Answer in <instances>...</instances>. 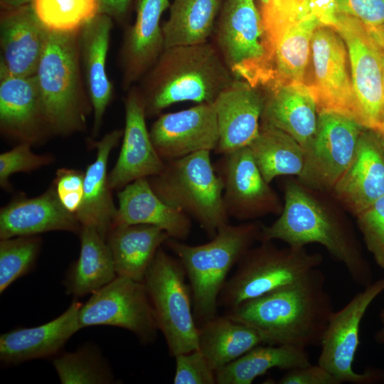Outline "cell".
I'll return each mask as SVG.
<instances>
[{
  "mask_svg": "<svg viewBox=\"0 0 384 384\" xmlns=\"http://www.w3.org/2000/svg\"><path fill=\"white\" fill-rule=\"evenodd\" d=\"M334 311L325 274L316 267L293 282L228 310L225 314L256 329L264 344L306 348L321 344Z\"/></svg>",
  "mask_w": 384,
  "mask_h": 384,
  "instance_id": "obj_1",
  "label": "cell"
},
{
  "mask_svg": "<svg viewBox=\"0 0 384 384\" xmlns=\"http://www.w3.org/2000/svg\"><path fill=\"white\" fill-rule=\"evenodd\" d=\"M284 194L281 213L271 225H262L259 241L281 240L295 247L319 244L345 267L356 284L370 285L372 268L346 218L297 181H287Z\"/></svg>",
  "mask_w": 384,
  "mask_h": 384,
  "instance_id": "obj_2",
  "label": "cell"
},
{
  "mask_svg": "<svg viewBox=\"0 0 384 384\" xmlns=\"http://www.w3.org/2000/svg\"><path fill=\"white\" fill-rule=\"evenodd\" d=\"M235 79L217 48L207 41L164 49L139 90L151 117L178 102L213 103Z\"/></svg>",
  "mask_w": 384,
  "mask_h": 384,
  "instance_id": "obj_3",
  "label": "cell"
},
{
  "mask_svg": "<svg viewBox=\"0 0 384 384\" xmlns=\"http://www.w3.org/2000/svg\"><path fill=\"white\" fill-rule=\"evenodd\" d=\"M81 65L80 30L49 31L34 77L50 134L66 136L85 128L92 107Z\"/></svg>",
  "mask_w": 384,
  "mask_h": 384,
  "instance_id": "obj_4",
  "label": "cell"
},
{
  "mask_svg": "<svg viewBox=\"0 0 384 384\" xmlns=\"http://www.w3.org/2000/svg\"><path fill=\"white\" fill-rule=\"evenodd\" d=\"M262 226L255 221L228 223L209 242L198 245L172 238L165 242L185 270L194 317L200 324L216 316L218 297L230 271L259 241Z\"/></svg>",
  "mask_w": 384,
  "mask_h": 384,
  "instance_id": "obj_5",
  "label": "cell"
},
{
  "mask_svg": "<svg viewBox=\"0 0 384 384\" xmlns=\"http://www.w3.org/2000/svg\"><path fill=\"white\" fill-rule=\"evenodd\" d=\"M210 152L201 151L166 161L161 173L148 178L159 197L195 220L210 239L229 223L230 218Z\"/></svg>",
  "mask_w": 384,
  "mask_h": 384,
  "instance_id": "obj_6",
  "label": "cell"
},
{
  "mask_svg": "<svg viewBox=\"0 0 384 384\" xmlns=\"http://www.w3.org/2000/svg\"><path fill=\"white\" fill-rule=\"evenodd\" d=\"M323 262L320 253L305 247L279 248L272 241L252 247L237 264L218 297V306L230 310L299 279Z\"/></svg>",
  "mask_w": 384,
  "mask_h": 384,
  "instance_id": "obj_7",
  "label": "cell"
},
{
  "mask_svg": "<svg viewBox=\"0 0 384 384\" xmlns=\"http://www.w3.org/2000/svg\"><path fill=\"white\" fill-rule=\"evenodd\" d=\"M177 257L161 247L149 265L143 282L159 330L172 356L198 349V326L193 314L189 284Z\"/></svg>",
  "mask_w": 384,
  "mask_h": 384,
  "instance_id": "obj_8",
  "label": "cell"
},
{
  "mask_svg": "<svg viewBox=\"0 0 384 384\" xmlns=\"http://www.w3.org/2000/svg\"><path fill=\"white\" fill-rule=\"evenodd\" d=\"M349 65L347 48L339 33L333 27L319 25L311 40L304 84L318 113L339 114L360 124V111Z\"/></svg>",
  "mask_w": 384,
  "mask_h": 384,
  "instance_id": "obj_9",
  "label": "cell"
},
{
  "mask_svg": "<svg viewBox=\"0 0 384 384\" xmlns=\"http://www.w3.org/2000/svg\"><path fill=\"white\" fill-rule=\"evenodd\" d=\"M384 292V276L357 293L340 310L334 311L321 341L318 364L341 383L374 384L384 381V370L369 368L357 373L353 368L359 345L361 321L373 301Z\"/></svg>",
  "mask_w": 384,
  "mask_h": 384,
  "instance_id": "obj_10",
  "label": "cell"
},
{
  "mask_svg": "<svg viewBox=\"0 0 384 384\" xmlns=\"http://www.w3.org/2000/svg\"><path fill=\"white\" fill-rule=\"evenodd\" d=\"M82 328L106 325L132 332L143 343L156 338L159 328L143 282L117 276L92 294L78 316Z\"/></svg>",
  "mask_w": 384,
  "mask_h": 384,
  "instance_id": "obj_11",
  "label": "cell"
},
{
  "mask_svg": "<svg viewBox=\"0 0 384 384\" xmlns=\"http://www.w3.org/2000/svg\"><path fill=\"white\" fill-rule=\"evenodd\" d=\"M363 128L346 116L319 113L316 131L305 149L297 181L316 192H331L350 166Z\"/></svg>",
  "mask_w": 384,
  "mask_h": 384,
  "instance_id": "obj_12",
  "label": "cell"
},
{
  "mask_svg": "<svg viewBox=\"0 0 384 384\" xmlns=\"http://www.w3.org/2000/svg\"><path fill=\"white\" fill-rule=\"evenodd\" d=\"M335 28L347 48L353 89L360 111V124L373 129L384 117L380 48L364 24L352 16L336 14Z\"/></svg>",
  "mask_w": 384,
  "mask_h": 384,
  "instance_id": "obj_13",
  "label": "cell"
},
{
  "mask_svg": "<svg viewBox=\"0 0 384 384\" xmlns=\"http://www.w3.org/2000/svg\"><path fill=\"white\" fill-rule=\"evenodd\" d=\"M213 166L223 183L229 217L247 222L281 213L283 204L262 175L249 146L221 155Z\"/></svg>",
  "mask_w": 384,
  "mask_h": 384,
  "instance_id": "obj_14",
  "label": "cell"
},
{
  "mask_svg": "<svg viewBox=\"0 0 384 384\" xmlns=\"http://www.w3.org/2000/svg\"><path fill=\"white\" fill-rule=\"evenodd\" d=\"M215 31L225 63L235 78L243 80L265 54L263 25L255 0H225Z\"/></svg>",
  "mask_w": 384,
  "mask_h": 384,
  "instance_id": "obj_15",
  "label": "cell"
},
{
  "mask_svg": "<svg viewBox=\"0 0 384 384\" xmlns=\"http://www.w3.org/2000/svg\"><path fill=\"white\" fill-rule=\"evenodd\" d=\"M152 143L164 161L201 151H215L219 140L213 103L161 114L149 130Z\"/></svg>",
  "mask_w": 384,
  "mask_h": 384,
  "instance_id": "obj_16",
  "label": "cell"
},
{
  "mask_svg": "<svg viewBox=\"0 0 384 384\" xmlns=\"http://www.w3.org/2000/svg\"><path fill=\"white\" fill-rule=\"evenodd\" d=\"M320 24L315 16H311L266 43L263 57L244 81L263 89L293 83L304 84L311 40Z\"/></svg>",
  "mask_w": 384,
  "mask_h": 384,
  "instance_id": "obj_17",
  "label": "cell"
},
{
  "mask_svg": "<svg viewBox=\"0 0 384 384\" xmlns=\"http://www.w3.org/2000/svg\"><path fill=\"white\" fill-rule=\"evenodd\" d=\"M124 107L122 144L116 164L108 174V184L112 190H121L136 180L156 176L165 165L146 127L144 105L139 89H129Z\"/></svg>",
  "mask_w": 384,
  "mask_h": 384,
  "instance_id": "obj_18",
  "label": "cell"
},
{
  "mask_svg": "<svg viewBox=\"0 0 384 384\" xmlns=\"http://www.w3.org/2000/svg\"><path fill=\"white\" fill-rule=\"evenodd\" d=\"M260 89L235 78L213 102L219 134L214 152L223 155L248 146L257 137L265 102Z\"/></svg>",
  "mask_w": 384,
  "mask_h": 384,
  "instance_id": "obj_19",
  "label": "cell"
},
{
  "mask_svg": "<svg viewBox=\"0 0 384 384\" xmlns=\"http://www.w3.org/2000/svg\"><path fill=\"white\" fill-rule=\"evenodd\" d=\"M331 193L355 217L384 196V150L373 130L361 131L353 159Z\"/></svg>",
  "mask_w": 384,
  "mask_h": 384,
  "instance_id": "obj_20",
  "label": "cell"
},
{
  "mask_svg": "<svg viewBox=\"0 0 384 384\" xmlns=\"http://www.w3.org/2000/svg\"><path fill=\"white\" fill-rule=\"evenodd\" d=\"M49 31L31 4L2 9L0 18V70L21 77L35 75Z\"/></svg>",
  "mask_w": 384,
  "mask_h": 384,
  "instance_id": "obj_21",
  "label": "cell"
},
{
  "mask_svg": "<svg viewBox=\"0 0 384 384\" xmlns=\"http://www.w3.org/2000/svg\"><path fill=\"white\" fill-rule=\"evenodd\" d=\"M0 128L9 137L31 144L50 134L34 75L14 76L0 70Z\"/></svg>",
  "mask_w": 384,
  "mask_h": 384,
  "instance_id": "obj_22",
  "label": "cell"
},
{
  "mask_svg": "<svg viewBox=\"0 0 384 384\" xmlns=\"http://www.w3.org/2000/svg\"><path fill=\"white\" fill-rule=\"evenodd\" d=\"M169 6V0H137L136 18L125 31L120 52L124 90L143 78L163 52L160 21Z\"/></svg>",
  "mask_w": 384,
  "mask_h": 384,
  "instance_id": "obj_23",
  "label": "cell"
},
{
  "mask_svg": "<svg viewBox=\"0 0 384 384\" xmlns=\"http://www.w3.org/2000/svg\"><path fill=\"white\" fill-rule=\"evenodd\" d=\"M82 225L59 201L53 186L34 198L19 197L0 211V239L54 231L79 235Z\"/></svg>",
  "mask_w": 384,
  "mask_h": 384,
  "instance_id": "obj_24",
  "label": "cell"
},
{
  "mask_svg": "<svg viewBox=\"0 0 384 384\" xmlns=\"http://www.w3.org/2000/svg\"><path fill=\"white\" fill-rule=\"evenodd\" d=\"M82 304L73 301L65 311L48 323L1 335V361L15 365L57 354L68 340L81 329L78 316Z\"/></svg>",
  "mask_w": 384,
  "mask_h": 384,
  "instance_id": "obj_25",
  "label": "cell"
},
{
  "mask_svg": "<svg viewBox=\"0 0 384 384\" xmlns=\"http://www.w3.org/2000/svg\"><path fill=\"white\" fill-rule=\"evenodd\" d=\"M112 22L110 16L97 14L80 30V60L92 107L94 137L113 95V85L106 70Z\"/></svg>",
  "mask_w": 384,
  "mask_h": 384,
  "instance_id": "obj_26",
  "label": "cell"
},
{
  "mask_svg": "<svg viewBox=\"0 0 384 384\" xmlns=\"http://www.w3.org/2000/svg\"><path fill=\"white\" fill-rule=\"evenodd\" d=\"M117 198L119 206L113 227L153 225L164 230L170 238L181 241L189 235L191 218L159 197L148 178H140L127 185L119 191Z\"/></svg>",
  "mask_w": 384,
  "mask_h": 384,
  "instance_id": "obj_27",
  "label": "cell"
},
{
  "mask_svg": "<svg viewBox=\"0 0 384 384\" xmlns=\"http://www.w3.org/2000/svg\"><path fill=\"white\" fill-rule=\"evenodd\" d=\"M263 91L265 102L260 122L288 134L305 150L315 135L319 117L307 87L304 83H293Z\"/></svg>",
  "mask_w": 384,
  "mask_h": 384,
  "instance_id": "obj_28",
  "label": "cell"
},
{
  "mask_svg": "<svg viewBox=\"0 0 384 384\" xmlns=\"http://www.w3.org/2000/svg\"><path fill=\"white\" fill-rule=\"evenodd\" d=\"M122 134V130L114 129L95 143L96 158L85 171L82 202L75 215L82 226L95 228L105 239L117 210L108 184V159Z\"/></svg>",
  "mask_w": 384,
  "mask_h": 384,
  "instance_id": "obj_29",
  "label": "cell"
},
{
  "mask_svg": "<svg viewBox=\"0 0 384 384\" xmlns=\"http://www.w3.org/2000/svg\"><path fill=\"white\" fill-rule=\"evenodd\" d=\"M170 238L156 226L136 224L113 227L106 240L117 276L143 282L157 250Z\"/></svg>",
  "mask_w": 384,
  "mask_h": 384,
  "instance_id": "obj_30",
  "label": "cell"
},
{
  "mask_svg": "<svg viewBox=\"0 0 384 384\" xmlns=\"http://www.w3.org/2000/svg\"><path fill=\"white\" fill-rule=\"evenodd\" d=\"M260 344L263 338L256 329L227 314L198 326V349L214 371Z\"/></svg>",
  "mask_w": 384,
  "mask_h": 384,
  "instance_id": "obj_31",
  "label": "cell"
},
{
  "mask_svg": "<svg viewBox=\"0 0 384 384\" xmlns=\"http://www.w3.org/2000/svg\"><path fill=\"white\" fill-rule=\"evenodd\" d=\"M79 235L80 255L64 282L67 294L75 297L92 294L117 276L109 245L98 230L83 225Z\"/></svg>",
  "mask_w": 384,
  "mask_h": 384,
  "instance_id": "obj_32",
  "label": "cell"
},
{
  "mask_svg": "<svg viewBox=\"0 0 384 384\" xmlns=\"http://www.w3.org/2000/svg\"><path fill=\"white\" fill-rule=\"evenodd\" d=\"M311 364L306 348L292 345L260 344L215 371L218 384H251L268 370H290Z\"/></svg>",
  "mask_w": 384,
  "mask_h": 384,
  "instance_id": "obj_33",
  "label": "cell"
},
{
  "mask_svg": "<svg viewBox=\"0 0 384 384\" xmlns=\"http://www.w3.org/2000/svg\"><path fill=\"white\" fill-rule=\"evenodd\" d=\"M224 0H174L162 26L164 49L208 41Z\"/></svg>",
  "mask_w": 384,
  "mask_h": 384,
  "instance_id": "obj_34",
  "label": "cell"
},
{
  "mask_svg": "<svg viewBox=\"0 0 384 384\" xmlns=\"http://www.w3.org/2000/svg\"><path fill=\"white\" fill-rule=\"evenodd\" d=\"M265 181L302 173L305 150L290 135L271 125L261 123L259 132L248 146Z\"/></svg>",
  "mask_w": 384,
  "mask_h": 384,
  "instance_id": "obj_35",
  "label": "cell"
},
{
  "mask_svg": "<svg viewBox=\"0 0 384 384\" xmlns=\"http://www.w3.org/2000/svg\"><path fill=\"white\" fill-rule=\"evenodd\" d=\"M53 365L63 384L110 383L113 375L99 349L90 345L55 357Z\"/></svg>",
  "mask_w": 384,
  "mask_h": 384,
  "instance_id": "obj_36",
  "label": "cell"
},
{
  "mask_svg": "<svg viewBox=\"0 0 384 384\" xmlns=\"http://www.w3.org/2000/svg\"><path fill=\"white\" fill-rule=\"evenodd\" d=\"M36 16L50 31L74 32L99 14V0H31Z\"/></svg>",
  "mask_w": 384,
  "mask_h": 384,
  "instance_id": "obj_37",
  "label": "cell"
},
{
  "mask_svg": "<svg viewBox=\"0 0 384 384\" xmlns=\"http://www.w3.org/2000/svg\"><path fill=\"white\" fill-rule=\"evenodd\" d=\"M41 246L35 236H19L0 241V292L28 273L33 266Z\"/></svg>",
  "mask_w": 384,
  "mask_h": 384,
  "instance_id": "obj_38",
  "label": "cell"
},
{
  "mask_svg": "<svg viewBox=\"0 0 384 384\" xmlns=\"http://www.w3.org/2000/svg\"><path fill=\"white\" fill-rule=\"evenodd\" d=\"M264 29V43L277 38L298 22L313 16L309 0H267L257 4Z\"/></svg>",
  "mask_w": 384,
  "mask_h": 384,
  "instance_id": "obj_39",
  "label": "cell"
},
{
  "mask_svg": "<svg viewBox=\"0 0 384 384\" xmlns=\"http://www.w3.org/2000/svg\"><path fill=\"white\" fill-rule=\"evenodd\" d=\"M356 218L366 248L384 271V196Z\"/></svg>",
  "mask_w": 384,
  "mask_h": 384,
  "instance_id": "obj_40",
  "label": "cell"
},
{
  "mask_svg": "<svg viewBox=\"0 0 384 384\" xmlns=\"http://www.w3.org/2000/svg\"><path fill=\"white\" fill-rule=\"evenodd\" d=\"M31 144L22 142L0 155V186L10 190V176L17 172H29L50 164L53 159L48 155L34 154Z\"/></svg>",
  "mask_w": 384,
  "mask_h": 384,
  "instance_id": "obj_41",
  "label": "cell"
},
{
  "mask_svg": "<svg viewBox=\"0 0 384 384\" xmlns=\"http://www.w3.org/2000/svg\"><path fill=\"white\" fill-rule=\"evenodd\" d=\"M175 384H215V371L199 349L174 356Z\"/></svg>",
  "mask_w": 384,
  "mask_h": 384,
  "instance_id": "obj_42",
  "label": "cell"
},
{
  "mask_svg": "<svg viewBox=\"0 0 384 384\" xmlns=\"http://www.w3.org/2000/svg\"><path fill=\"white\" fill-rule=\"evenodd\" d=\"M84 177L85 172L82 171L63 168L57 171L53 183L59 201L74 215L78 212L82 202Z\"/></svg>",
  "mask_w": 384,
  "mask_h": 384,
  "instance_id": "obj_43",
  "label": "cell"
},
{
  "mask_svg": "<svg viewBox=\"0 0 384 384\" xmlns=\"http://www.w3.org/2000/svg\"><path fill=\"white\" fill-rule=\"evenodd\" d=\"M336 14L352 16L367 26L384 23V0H335Z\"/></svg>",
  "mask_w": 384,
  "mask_h": 384,
  "instance_id": "obj_44",
  "label": "cell"
},
{
  "mask_svg": "<svg viewBox=\"0 0 384 384\" xmlns=\"http://www.w3.org/2000/svg\"><path fill=\"white\" fill-rule=\"evenodd\" d=\"M279 384H340L327 370L311 363L287 370L277 381Z\"/></svg>",
  "mask_w": 384,
  "mask_h": 384,
  "instance_id": "obj_45",
  "label": "cell"
},
{
  "mask_svg": "<svg viewBox=\"0 0 384 384\" xmlns=\"http://www.w3.org/2000/svg\"><path fill=\"white\" fill-rule=\"evenodd\" d=\"M310 10L321 24L335 28L336 11L335 0H309Z\"/></svg>",
  "mask_w": 384,
  "mask_h": 384,
  "instance_id": "obj_46",
  "label": "cell"
},
{
  "mask_svg": "<svg viewBox=\"0 0 384 384\" xmlns=\"http://www.w3.org/2000/svg\"><path fill=\"white\" fill-rule=\"evenodd\" d=\"M133 0H99V14L122 21L127 16Z\"/></svg>",
  "mask_w": 384,
  "mask_h": 384,
  "instance_id": "obj_47",
  "label": "cell"
},
{
  "mask_svg": "<svg viewBox=\"0 0 384 384\" xmlns=\"http://www.w3.org/2000/svg\"><path fill=\"white\" fill-rule=\"evenodd\" d=\"M365 27L377 45L384 50V23L378 26Z\"/></svg>",
  "mask_w": 384,
  "mask_h": 384,
  "instance_id": "obj_48",
  "label": "cell"
},
{
  "mask_svg": "<svg viewBox=\"0 0 384 384\" xmlns=\"http://www.w3.org/2000/svg\"><path fill=\"white\" fill-rule=\"evenodd\" d=\"M2 9L18 8L31 3V0H0Z\"/></svg>",
  "mask_w": 384,
  "mask_h": 384,
  "instance_id": "obj_49",
  "label": "cell"
},
{
  "mask_svg": "<svg viewBox=\"0 0 384 384\" xmlns=\"http://www.w3.org/2000/svg\"><path fill=\"white\" fill-rule=\"evenodd\" d=\"M379 319L381 326L374 334V340L378 343L384 344V308L380 311Z\"/></svg>",
  "mask_w": 384,
  "mask_h": 384,
  "instance_id": "obj_50",
  "label": "cell"
},
{
  "mask_svg": "<svg viewBox=\"0 0 384 384\" xmlns=\"http://www.w3.org/2000/svg\"><path fill=\"white\" fill-rule=\"evenodd\" d=\"M373 130L378 137L384 150V117Z\"/></svg>",
  "mask_w": 384,
  "mask_h": 384,
  "instance_id": "obj_51",
  "label": "cell"
},
{
  "mask_svg": "<svg viewBox=\"0 0 384 384\" xmlns=\"http://www.w3.org/2000/svg\"><path fill=\"white\" fill-rule=\"evenodd\" d=\"M380 53H381L382 63H383V84H384V50L381 48H380Z\"/></svg>",
  "mask_w": 384,
  "mask_h": 384,
  "instance_id": "obj_52",
  "label": "cell"
}]
</instances>
